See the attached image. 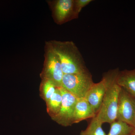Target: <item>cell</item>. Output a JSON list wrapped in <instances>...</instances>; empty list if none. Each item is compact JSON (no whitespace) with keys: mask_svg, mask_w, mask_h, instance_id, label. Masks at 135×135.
Segmentation results:
<instances>
[{"mask_svg":"<svg viewBox=\"0 0 135 135\" xmlns=\"http://www.w3.org/2000/svg\"><path fill=\"white\" fill-rule=\"evenodd\" d=\"M48 42L58 56L64 74L89 71L81 53L73 42L55 40Z\"/></svg>","mask_w":135,"mask_h":135,"instance_id":"1","label":"cell"},{"mask_svg":"<svg viewBox=\"0 0 135 135\" xmlns=\"http://www.w3.org/2000/svg\"><path fill=\"white\" fill-rule=\"evenodd\" d=\"M119 70H114L102 101L101 107L96 116L102 123L110 124L116 120L118 99L121 87L116 82V78Z\"/></svg>","mask_w":135,"mask_h":135,"instance_id":"2","label":"cell"},{"mask_svg":"<svg viewBox=\"0 0 135 135\" xmlns=\"http://www.w3.org/2000/svg\"><path fill=\"white\" fill-rule=\"evenodd\" d=\"M44 57L43 68L40 75L41 78L50 80L57 88L62 87L64 74L60 60L48 41L45 43Z\"/></svg>","mask_w":135,"mask_h":135,"instance_id":"3","label":"cell"},{"mask_svg":"<svg viewBox=\"0 0 135 135\" xmlns=\"http://www.w3.org/2000/svg\"><path fill=\"white\" fill-rule=\"evenodd\" d=\"M89 71L75 74H65L62 80V87L77 98H85L94 84Z\"/></svg>","mask_w":135,"mask_h":135,"instance_id":"4","label":"cell"},{"mask_svg":"<svg viewBox=\"0 0 135 135\" xmlns=\"http://www.w3.org/2000/svg\"><path fill=\"white\" fill-rule=\"evenodd\" d=\"M62 95V102L60 111L53 120L64 127L74 124V109L77 98L65 89L59 87Z\"/></svg>","mask_w":135,"mask_h":135,"instance_id":"5","label":"cell"},{"mask_svg":"<svg viewBox=\"0 0 135 135\" xmlns=\"http://www.w3.org/2000/svg\"><path fill=\"white\" fill-rule=\"evenodd\" d=\"M114 70L109 71L103 77L101 81L92 85L85 97L91 105L96 114L98 113Z\"/></svg>","mask_w":135,"mask_h":135,"instance_id":"6","label":"cell"},{"mask_svg":"<svg viewBox=\"0 0 135 135\" xmlns=\"http://www.w3.org/2000/svg\"><path fill=\"white\" fill-rule=\"evenodd\" d=\"M74 0L48 1L53 20L57 24L62 25L75 19Z\"/></svg>","mask_w":135,"mask_h":135,"instance_id":"7","label":"cell"},{"mask_svg":"<svg viewBox=\"0 0 135 135\" xmlns=\"http://www.w3.org/2000/svg\"><path fill=\"white\" fill-rule=\"evenodd\" d=\"M135 117V98L121 88L118 99L116 120L133 127Z\"/></svg>","mask_w":135,"mask_h":135,"instance_id":"8","label":"cell"},{"mask_svg":"<svg viewBox=\"0 0 135 135\" xmlns=\"http://www.w3.org/2000/svg\"><path fill=\"white\" fill-rule=\"evenodd\" d=\"M96 115L91 105L85 98H77L74 109V124L94 118Z\"/></svg>","mask_w":135,"mask_h":135,"instance_id":"9","label":"cell"},{"mask_svg":"<svg viewBox=\"0 0 135 135\" xmlns=\"http://www.w3.org/2000/svg\"><path fill=\"white\" fill-rule=\"evenodd\" d=\"M116 83L135 98V69L119 71Z\"/></svg>","mask_w":135,"mask_h":135,"instance_id":"10","label":"cell"},{"mask_svg":"<svg viewBox=\"0 0 135 135\" xmlns=\"http://www.w3.org/2000/svg\"><path fill=\"white\" fill-rule=\"evenodd\" d=\"M62 102V94L59 88H57L53 95L46 103L47 113L52 120L59 112Z\"/></svg>","mask_w":135,"mask_h":135,"instance_id":"11","label":"cell"},{"mask_svg":"<svg viewBox=\"0 0 135 135\" xmlns=\"http://www.w3.org/2000/svg\"><path fill=\"white\" fill-rule=\"evenodd\" d=\"M134 129L127 123L116 120L110 123L109 133L106 135H132Z\"/></svg>","mask_w":135,"mask_h":135,"instance_id":"12","label":"cell"},{"mask_svg":"<svg viewBox=\"0 0 135 135\" xmlns=\"http://www.w3.org/2000/svg\"><path fill=\"white\" fill-rule=\"evenodd\" d=\"M57 88L50 80L41 79L39 89L40 96L46 103L53 95Z\"/></svg>","mask_w":135,"mask_h":135,"instance_id":"13","label":"cell"},{"mask_svg":"<svg viewBox=\"0 0 135 135\" xmlns=\"http://www.w3.org/2000/svg\"><path fill=\"white\" fill-rule=\"evenodd\" d=\"M103 124L95 116L92 118L86 128L81 131L79 135H106L102 128Z\"/></svg>","mask_w":135,"mask_h":135,"instance_id":"14","label":"cell"},{"mask_svg":"<svg viewBox=\"0 0 135 135\" xmlns=\"http://www.w3.org/2000/svg\"><path fill=\"white\" fill-rule=\"evenodd\" d=\"M92 1V0H74V13L75 19L78 18L82 9Z\"/></svg>","mask_w":135,"mask_h":135,"instance_id":"15","label":"cell"},{"mask_svg":"<svg viewBox=\"0 0 135 135\" xmlns=\"http://www.w3.org/2000/svg\"><path fill=\"white\" fill-rule=\"evenodd\" d=\"M133 128H134V130L133 131V134L132 135H135V117L134 119V125L133 126Z\"/></svg>","mask_w":135,"mask_h":135,"instance_id":"16","label":"cell"}]
</instances>
